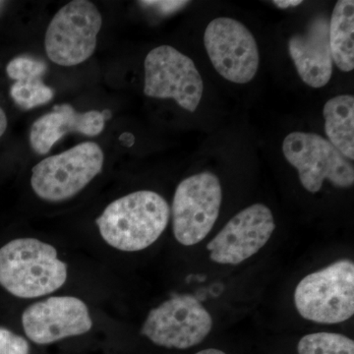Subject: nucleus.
<instances>
[{
	"label": "nucleus",
	"mask_w": 354,
	"mask_h": 354,
	"mask_svg": "<svg viewBox=\"0 0 354 354\" xmlns=\"http://www.w3.org/2000/svg\"><path fill=\"white\" fill-rule=\"evenodd\" d=\"M169 216L171 209L164 197L153 191L142 190L111 203L97 218V225L109 246L136 252L160 239Z\"/></svg>",
	"instance_id": "1"
},
{
	"label": "nucleus",
	"mask_w": 354,
	"mask_h": 354,
	"mask_svg": "<svg viewBox=\"0 0 354 354\" xmlns=\"http://www.w3.org/2000/svg\"><path fill=\"white\" fill-rule=\"evenodd\" d=\"M67 279V265L50 244L19 239L0 248V286L14 297L37 298L55 292Z\"/></svg>",
	"instance_id": "2"
},
{
	"label": "nucleus",
	"mask_w": 354,
	"mask_h": 354,
	"mask_svg": "<svg viewBox=\"0 0 354 354\" xmlns=\"http://www.w3.org/2000/svg\"><path fill=\"white\" fill-rule=\"evenodd\" d=\"M298 313L326 325L346 322L354 314L353 261L341 259L311 274L295 290Z\"/></svg>",
	"instance_id": "3"
},
{
	"label": "nucleus",
	"mask_w": 354,
	"mask_h": 354,
	"mask_svg": "<svg viewBox=\"0 0 354 354\" xmlns=\"http://www.w3.org/2000/svg\"><path fill=\"white\" fill-rule=\"evenodd\" d=\"M104 162V152L97 143L79 144L35 165L31 177L32 190L46 201H65L99 176Z\"/></svg>",
	"instance_id": "4"
},
{
	"label": "nucleus",
	"mask_w": 354,
	"mask_h": 354,
	"mask_svg": "<svg viewBox=\"0 0 354 354\" xmlns=\"http://www.w3.org/2000/svg\"><path fill=\"white\" fill-rule=\"evenodd\" d=\"M102 25V14L93 2H69L57 11L46 30V55L60 66L83 64L94 55Z\"/></svg>",
	"instance_id": "5"
},
{
	"label": "nucleus",
	"mask_w": 354,
	"mask_h": 354,
	"mask_svg": "<svg viewBox=\"0 0 354 354\" xmlns=\"http://www.w3.org/2000/svg\"><path fill=\"white\" fill-rule=\"evenodd\" d=\"M223 201L218 176L203 171L177 186L171 207L174 237L184 246H193L213 230Z\"/></svg>",
	"instance_id": "6"
},
{
	"label": "nucleus",
	"mask_w": 354,
	"mask_h": 354,
	"mask_svg": "<svg viewBox=\"0 0 354 354\" xmlns=\"http://www.w3.org/2000/svg\"><path fill=\"white\" fill-rule=\"evenodd\" d=\"M213 319L193 295H176L151 310L141 334L156 346L187 349L201 344L211 333Z\"/></svg>",
	"instance_id": "7"
},
{
	"label": "nucleus",
	"mask_w": 354,
	"mask_h": 354,
	"mask_svg": "<svg viewBox=\"0 0 354 354\" xmlns=\"http://www.w3.org/2000/svg\"><path fill=\"white\" fill-rule=\"evenodd\" d=\"M283 152L286 160L297 169L300 183L310 193L319 192L325 180L339 188L353 185V165L320 135L290 133L283 141Z\"/></svg>",
	"instance_id": "8"
},
{
	"label": "nucleus",
	"mask_w": 354,
	"mask_h": 354,
	"mask_svg": "<svg viewBox=\"0 0 354 354\" xmlns=\"http://www.w3.org/2000/svg\"><path fill=\"white\" fill-rule=\"evenodd\" d=\"M144 69V94L157 99H172L190 113L196 111L204 85L191 58L171 46H160L148 53Z\"/></svg>",
	"instance_id": "9"
},
{
	"label": "nucleus",
	"mask_w": 354,
	"mask_h": 354,
	"mask_svg": "<svg viewBox=\"0 0 354 354\" xmlns=\"http://www.w3.org/2000/svg\"><path fill=\"white\" fill-rule=\"evenodd\" d=\"M204 44L212 64L232 83L246 84L259 67V50L251 32L232 18H216L206 28Z\"/></svg>",
	"instance_id": "10"
},
{
	"label": "nucleus",
	"mask_w": 354,
	"mask_h": 354,
	"mask_svg": "<svg viewBox=\"0 0 354 354\" xmlns=\"http://www.w3.org/2000/svg\"><path fill=\"white\" fill-rule=\"evenodd\" d=\"M276 230L271 209L254 204L228 221L207 249L209 259L221 265H239L259 252Z\"/></svg>",
	"instance_id": "11"
},
{
	"label": "nucleus",
	"mask_w": 354,
	"mask_h": 354,
	"mask_svg": "<svg viewBox=\"0 0 354 354\" xmlns=\"http://www.w3.org/2000/svg\"><path fill=\"white\" fill-rule=\"evenodd\" d=\"M23 329L37 344L86 334L93 321L87 305L74 297H53L37 302L23 312Z\"/></svg>",
	"instance_id": "12"
},
{
	"label": "nucleus",
	"mask_w": 354,
	"mask_h": 354,
	"mask_svg": "<svg viewBox=\"0 0 354 354\" xmlns=\"http://www.w3.org/2000/svg\"><path fill=\"white\" fill-rule=\"evenodd\" d=\"M330 20L317 15L304 34L293 35L288 41V53L301 80L310 87L327 85L333 75L332 53L329 41Z\"/></svg>",
	"instance_id": "13"
},
{
	"label": "nucleus",
	"mask_w": 354,
	"mask_h": 354,
	"mask_svg": "<svg viewBox=\"0 0 354 354\" xmlns=\"http://www.w3.org/2000/svg\"><path fill=\"white\" fill-rule=\"evenodd\" d=\"M104 115L101 111L77 113L70 104H60L53 113L44 114L32 123L30 144L39 155H46L64 135L71 132L86 136H97L104 129Z\"/></svg>",
	"instance_id": "14"
},
{
	"label": "nucleus",
	"mask_w": 354,
	"mask_h": 354,
	"mask_svg": "<svg viewBox=\"0 0 354 354\" xmlns=\"http://www.w3.org/2000/svg\"><path fill=\"white\" fill-rule=\"evenodd\" d=\"M328 141L348 160H354V97L342 95L333 97L324 106Z\"/></svg>",
	"instance_id": "15"
},
{
	"label": "nucleus",
	"mask_w": 354,
	"mask_h": 354,
	"mask_svg": "<svg viewBox=\"0 0 354 354\" xmlns=\"http://www.w3.org/2000/svg\"><path fill=\"white\" fill-rule=\"evenodd\" d=\"M329 41L333 62L342 71L354 69V2L339 0L329 23Z\"/></svg>",
	"instance_id": "16"
},
{
	"label": "nucleus",
	"mask_w": 354,
	"mask_h": 354,
	"mask_svg": "<svg viewBox=\"0 0 354 354\" xmlns=\"http://www.w3.org/2000/svg\"><path fill=\"white\" fill-rule=\"evenodd\" d=\"M298 354H354L351 337L335 333L320 332L304 335L297 344Z\"/></svg>",
	"instance_id": "17"
},
{
	"label": "nucleus",
	"mask_w": 354,
	"mask_h": 354,
	"mask_svg": "<svg viewBox=\"0 0 354 354\" xmlns=\"http://www.w3.org/2000/svg\"><path fill=\"white\" fill-rule=\"evenodd\" d=\"M53 88L44 85L41 79L18 81L11 86L10 95L16 104L24 109L41 106L53 100Z\"/></svg>",
	"instance_id": "18"
},
{
	"label": "nucleus",
	"mask_w": 354,
	"mask_h": 354,
	"mask_svg": "<svg viewBox=\"0 0 354 354\" xmlns=\"http://www.w3.org/2000/svg\"><path fill=\"white\" fill-rule=\"evenodd\" d=\"M48 66L41 60L28 57L14 58L7 64L6 72L9 78L18 81L41 79Z\"/></svg>",
	"instance_id": "19"
},
{
	"label": "nucleus",
	"mask_w": 354,
	"mask_h": 354,
	"mask_svg": "<svg viewBox=\"0 0 354 354\" xmlns=\"http://www.w3.org/2000/svg\"><path fill=\"white\" fill-rule=\"evenodd\" d=\"M30 346L24 337L0 328V354H29Z\"/></svg>",
	"instance_id": "20"
},
{
	"label": "nucleus",
	"mask_w": 354,
	"mask_h": 354,
	"mask_svg": "<svg viewBox=\"0 0 354 354\" xmlns=\"http://www.w3.org/2000/svg\"><path fill=\"white\" fill-rule=\"evenodd\" d=\"M141 6L151 7L162 14L176 12L179 9L187 6L189 1H174V0H162V1H139Z\"/></svg>",
	"instance_id": "21"
},
{
	"label": "nucleus",
	"mask_w": 354,
	"mask_h": 354,
	"mask_svg": "<svg viewBox=\"0 0 354 354\" xmlns=\"http://www.w3.org/2000/svg\"><path fill=\"white\" fill-rule=\"evenodd\" d=\"M272 3L276 4L279 8H290V7H295L302 3L301 0H276L272 1Z\"/></svg>",
	"instance_id": "22"
},
{
	"label": "nucleus",
	"mask_w": 354,
	"mask_h": 354,
	"mask_svg": "<svg viewBox=\"0 0 354 354\" xmlns=\"http://www.w3.org/2000/svg\"><path fill=\"white\" fill-rule=\"evenodd\" d=\"M7 125H8V120H7L6 113L0 106V137L6 133Z\"/></svg>",
	"instance_id": "23"
},
{
	"label": "nucleus",
	"mask_w": 354,
	"mask_h": 354,
	"mask_svg": "<svg viewBox=\"0 0 354 354\" xmlns=\"http://www.w3.org/2000/svg\"><path fill=\"white\" fill-rule=\"evenodd\" d=\"M196 354H227L225 351H221V349L216 348H207L203 349V351H199Z\"/></svg>",
	"instance_id": "24"
}]
</instances>
